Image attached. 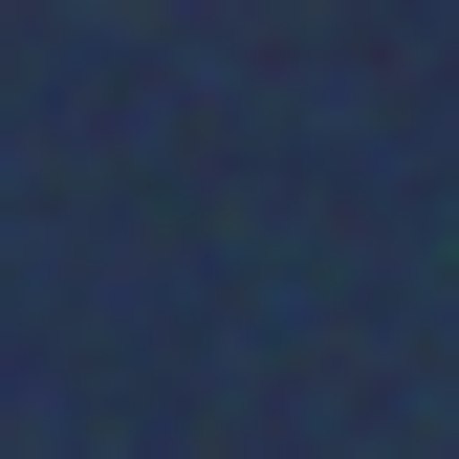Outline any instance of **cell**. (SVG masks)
<instances>
[]
</instances>
